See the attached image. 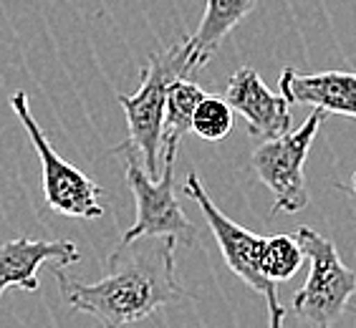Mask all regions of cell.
Returning <instances> with one entry per match:
<instances>
[{
  "instance_id": "obj_11",
  "label": "cell",
  "mask_w": 356,
  "mask_h": 328,
  "mask_svg": "<svg viewBox=\"0 0 356 328\" xmlns=\"http://www.w3.org/2000/svg\"><path fill=\"white\" fill-rule=\"evenodd\" d=\"M255 6L258 0H207L200 26L195 28V33L185 38L195 69H205L213 61L220 43L225 41L235 26L245 21Z\"/></svg>"
},
{
  "instance_id": "obj_4",
  "label": "cell",
  "mask_w": 356,
  "mask_h": 328,
  "mask_svg": "<svg viewBox=\"0 0 356 328\" xmlns=\"http://www.w3.org/2000/svg\"><path fill=\"white\" fill-rule=\"evenodd\" d=\"M326 111L316 109L296 131H286L283 137L266 139L250 154V167L255 177L273 195V212H301L309 205V187H306V157L316 134L326 122Z\"/></svg>"
},
{
  "instance_id": "obj_8",
  "label": "cell",
  "mask_w": 356,
  "mask_h": 328,
  "mask_svg": "<svg viewBox=\"0 0 356 328\" xmlns=\"http://www.w3.org/2000/svg\"><path fill=\"white\" fill-rule=\"evenodd\" d=\"M233 111L245 119L248 134L258 139H275L291 131V104L273 94L255 69H238L227 81L222 96Z\"/></svg>"
},
{
  "instance_id": "obj_13",
  "label": "cell",
  "mask_w": 356,
  "mask_h": 328,
  "mask_svg": "<svg viewBox=\"0 0 356 328\" xmlns=\"http://www.w3.org/2000/svg\"><path fill=\"white\" fill-rule=\"evenodd\" d=\"M303 247L296 235H270L263 243L261 270L270 283H286L301 270Z\"/></svg>"
},
{
  "instance_id": "obj_5",
  "label": "cell",
  "mask_w": 356,
  "mask_h": 328,
  "mask_svg": "<svg viewBox=\"0 0 356 328\" xmlns=\"http://www.w3.org/2000/svg\"><path fill=\"white\" fill-rule=\"evenodd\" d=\"M10 109L21 119L23 129L28 131V139L33 144L35 154L41 157V172H43V197L51 210L61 212L66 218H81V220H96L104 215V207L99 197L104 190L96 185L94 179L86 177L81 170H76L58 151L51 147L48 137L38 126V122L31 114L26 91L10 94Z\"/></svg>"
},
{
  "instance_id": "obj_15",
  "label": "cell",
  "mask_w": 356,
  "mask_h": 328,
  "mask_svg": "<svg viewBox=\"0 0 356 328\" xmlns=\"http://www.w3.org/2000/svg\"><path fill=\"white\" fill-rule=\"evenodd\" d=\"M266 303H268V328H283V318H286V311L278 303V293H266Z\"/></svg>"
},
{
  "instance_id": "obj_3",
  "label": "cell",
  "mask_w": 356,
  "mask_h": 328,
  "mask_svg": "<svg viewBox=\"0 0 356 328\" xmlns=\"http://www.w3.org/2000/svg\"><path fill=\"white\" fill-rule=\"evenodd\" d=\"M296 238L311 270L303 288L293 295V311L309 328H334L356 293V273L343 265L329 238L306 225L296 230Z\"/></svg>"
},
{
  "instance_id": "obj_1",
  "label": "cell",
  "mask_w": 356,
  "mask_h": 328,
  "mask_svg": "<svg viewBox=\"0 0 356 328\" xmlns=\"http://www.w3.org/2000/svg\"><path fill=\"white\" fill-rule=\"evenodd\" d=\"M175 240L139 238L119 243L106 260V273L94 283L74 281L56 268L58 290L71 311L89 313L104 328H122L185 298L175 273Z\"/></svg>"
},
{
  "instance_id": "obj_16",
  "label": "cell",
  "mask_w": 356,
  "mask_h": 328,
  "mask_svg": "<svg viewBox=\"0 0 356 328\" xmlns=\"http://www.w3.org/2000/svg\"><path fill=\"white\" fill-rule=\"evenodd\" d=\"M336 187L343 192H351V197H356V172L351 174V185H336Z\"/></svg>"
},
{
  "instance_id": "obj_14",
  "label": "cell",
  "mask_w": 356,
  "mask_h": 328,
  "mask_svg": "<svg viewBox=\"0 0 356 328\" xmlns=\"http://www.w3.org/2000/svg\"><path fill=\"white\" fill-rule=\"evenodd\" d=\"M235 124L233 106L222 96L205 94L192 114V131L205 142H222Z\"/></svg>"
},
{
  "instance_id": "obj_2",
  "label": "cell",
  "mask_w": 356,
  "mask_h": 328,
  "mask_svg": "<svg viewBox=\"0 0 356 328\" xmlns=\"http://www.w3.org/2000/svg\"><path fill=\"white\" fill-rule=\"evenodd\" d=\"M197 69L190 58L187 43H172L170 48H159L149 54V63L142 71V83L134 94H119V106L124 109L129 126V142L117 149L139 151L149 177H157L159 172V134L165 117L167 86L175 79H187Z\"/></svg>"
},
{
  "instance_id": "obj_9",
  "label": "cell",
  "mask_w": 356,
  "mask_h": 328,
  "mask_svg": "<svg viewBox=\"0 0 356 328\" xmlns=\"http://www.w3.org/2000/svg\"><path fill=\"white\" fill-rule=\"evenodd\" d=\"M79 260L81 253L71 240H33L26 235L10 238L0 245V298L8 288H21L26 293L38 290V268L43 263L63 268Z\"/></svg>"
},
{
  "instance_id": "obj_6",
  "label": "cell",
  "mask_w": 356,
  "mask_h": 328,
  "mask_svg": "<svg viewBox=\"0 0 356 328\" xmlns=\"http://www.w3.org/2000/svg\"><path fill=\"white\" fill-rule=\"evenodd\" d=\"M175 162L177 157L162 159V177L152 179L134 159V154L127 157V185L134 195L137 215L127 233L122 235V243H131L139 238H172L182 245H195L197 230L187 215L182 212L179 199L175 197Z\"/></svg>"
},
{
  "instance_id": "obj_7",
  "label": "cell",
  "mask_w": 356,
  "mask_h": 328,
  "mask_svg": "<svg viewBox=\"0 0 356 328\" xmlns=\"http://www.w3.org/2000/svg\"><path fill=\"white\" fill-rule=\"evenodd\" d=\"M185 195L200 205V210H202V215H205V220H207V225H210L215 240H218L220 253L225 258L227 268H230L245 286H250L253 290H258V293H263V295L273 293L275 283L268 281L261 270V255H263V243H266V238L250 233V230H245L243 225H238V222H233L230 218H225L222 210L207 197V192H205V187H202V182H200L197 172H190V174H187Z\"/></svg>"
},
{
  "instance_id": "obj_12",
  "label": "cell",
  "mask_w": 356,
  "mask_h": 328,
  "mask_svg": "<svg viewBox=\"0 0 356 328\" xmlns=\"http://www.w3.org/2000/svg\"><path fill=\"white\" fill-rule=\"evenodd\" d=\"M205 89L190 79H175L167 86L165 117H162V134H159V159L177 157L179 144L192 131V114L202 101Z\"/></svg>"
},
{
  "instance_id": "obj_10",
  "label": "cell",
  "mask_w": 356,
  "mask_h": 328,
  "mask_svg": "<svg viewBox=\"0 0 356 328\" xmlns=\"http://www.w3.org/2000/svg\"><path fill=\"white\" fill-rule=\"evenodd\" d=\"M281 96L291 106H314L326 114L356 119V74L354 71H318L306 74L298 69H283Z\"/></svg>"
}]
</instances>
